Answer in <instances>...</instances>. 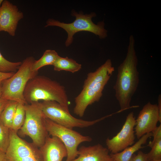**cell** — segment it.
Instances as JSON below:
<instances>
[{"mask_svg":"<svg viewBox=\"0 0 161 161\" xmlns=\"http://www.w3.org/2000/svg\"><path fill=\"white\" fill-rule=\"evenodd\" d=\"M45 125L49 135L59 138L66 147L67 155L66 161H72L78 156V145L84 142H90L92 138L70 129L45 118Z\"/></svg>","mask_w":161,"mask_h":161,"instance_id":"8992f818","label":"cell"},{"mask_svg":"<svg viewBox=\"0 0 161 161\" xmlns=\"http://www.w3.org/2000/svg\"><path fill=\"white\" fill-rule=\"evenodd\" d=\"M108 81H105L88 89L82 90L75 98L74 113L80 117H83L88 106L100 100Z\"/></svg>","mask_w":161,"mask_h":161,"instance_id":"7c38bea8","label":"cell"},{"mask_svg":"<svg viewBox=\"0 0 161 161\" xmlns=\"http://www.w3.org/2000/svg\"><path fill=\"white\" fill-rule=\"evenodd\" d=\"M2 161H11L9 159H8L7 158H6L5 157V158Z\"/></svg>","mask_w":161,"mask_h":161,"instance_id":"f1b7e54d","label":"cell"},{"mask_svg":"<svg viewBox=\"0 0 161 161\" xmlns=\"http://www.w3.org/2000/svg\"><path fill=\"white\" fill-rule=\"evenodd\" d=\"M135 124L134 113L133 112H130L126 117L120 131L112 138H108L106 140L107 148L111 153L119 152L134 143L135 134L134 128Z\"/></svg>","mask_w":161,"mask_h":161,"instance_id":"9c48e42d","label":"cell"},{"mask_svg":"<svg viewBox=\"0 0 161 161\" xmlns=\"http://www.w3.org/2000/svg\"><path fill=\"white\" fill-rule=\"evenodd\" d=\"M108 149L100 144L83 146L78 149V156L72 161H114Z\"/></svg>","mask_w":161,"mask_h":161,"instance_id":"5bb4252c","label":"cell"},{"mask_svg":"<svg viewBox=\"0 0 161 161\" xmlns=\"http://www.w3.org/2000/svg\"><path fill=\"white\" fill-rule=\"evenodd\" d=\"M24 105L18 103L13 118L12 125L10 129L18 132L23 125L25 119Z\"/></svg>","mask_w":161,"mask_h":161,"instance_id":"ffe728a7","label":"cell"},{"mask_svg":"<svg viewBox=\"0 0 161 161\" xmlns=\"http://www.w3.org/2000/svg\"><path fill=\"white\" fill-rule=\"evenodd\" d=\"M15 72L4 73L0 72V83L4 80L8 79L12 76Z\"/></svg>","mask_w":161,"mask_h":161,"instance_id":"cb8c5ba5","label":"cell"},{"mask_svg":"<svg viewBox=\"0 0 161 161\" xmlns=\"http://www.w3.org/2000/svg\"><path fill=\"white\" fill-rule=\"evenodd\" d=\"M40 104L46 118L72 129L74 127L84 128L92 126L112 115L110 114L93 120H86L74 117L56 101H43L40 102Z\"/></svg>","mask_w":161,"mask_h":161,"instance_id":"52a82bcc","label":"cell"},{"mask_svg":"<svg viewBox=\"0 0 161 161\" xmlns=\"http://www.w3.org/2000/svg\"><path fill=\"white\" fill-rule=\"evenodd\" d=\"M5 157V153L0 151V161H2Z\"/></svg>","mask_w":161,"mask_h":161,"instance_id":"4316f807","label":"cell"},{"mask_svg":"<svg viewBox=\"0 0 161 161\" xmlns=\"http://www.w3.org/2000/svg\"><path fill=\"white\" fill-rule=\"evenodd\" d=\"M71 15L75 18V20L72 23H65L53 18H49L47 21L46 25L45 26H57L65 30L67 34V37L65 42L66 47H69L72 44L74 35L80 31L91 32L98 36L101 39L107 37V31L104 28V21H101L95 24L92 21V18L96 16L95 13L93 12L84 14L82 12L78 13L73 10Z\"/></svg>","mask_w":161,"mask_h":161,"instance_id":"3957f363","label":"cell"},{"mask_svg":"<svg viewBox=\"0 0 161 161\" xmlns=\"http://www.w3.org/2000/svg\"><path fill=\"white\" fill-rule=\"evenodd\" d=\"M59 56L55 50L47 49L44 52L42 56L38 60L33 63L31 69L33 71H38L41 68L49 65H53Z\"/></svg>","mask_w":161,"mask_h":161,"instance_id":"e0dca14e","label":"cell"},{"mask_svg":"<svg viewBox=\"0 0 161 161\" xmlns=\"http://www.w3.org/2000/svg\"><path fill=\"white\" fill-rule=\"evenodd\" d=\"M158 121L161 123V116L157 105L148 102L143 106L136 120L134 131L137 138L139 139L145 134L152 132L157 127Z\"/></svg>","mask_w":161,"mask_h":161,"instance_id":"30bf717a","label":"cell"},{"mask_svg":"<svg viewBox=\"0 0 161 161\" xmlns=\"http://www.w3.org/2000/svg\"><path fill=\"white\" fill-rule=\"evenodd\" d=\"M23 17V13L16 5L4 0L0 7V32L4 31L14 36L18 23Z\"/></svg>","mask_w":161,"mask_h":161,"instance_id":"8fae6325","label":"cell"},{"mask_svg":"<svg viewBox=\"0 0 161 161\" xmlns=\"http://www.w3.org/2000/svg\"><path fill=\"white\" fill-rule=\"evenodd\" d=\"M21 63L22 62H12L7 60L2 55L0 51V72H16Z\"/></svg>","mask_w":161,"mask_h":161,"instance_id":"7402d4cb","label":"cell"},{"mask_svg":"<svg viewBox=\"0 0 161 161\" xmlns=\"http://www.w3.org/2000/svg\"><path fill=\"white\" fill-rule=\"evenodd\" d=\"M10 143V129L0 119V151L5 153Z\"/></svg>","mask_w":161,"mask_h":161,"instance_id":"44dd1931","label":"cell"},{"mask_svg":"<svg viewBox=\"0 0 161 161\" xmlns=\"http://www.w3.org/2000/svg\"><path fill=\"white\" fill-rule=\"evenodd\" d=\"M25 119L19 130L24 135L30 137L32 143L38 148L44 144L49 135L45 125V117L41 110L40 102H34L24 105Z\"/></svg>","mask_w":161,"mask_h":161,"instance_id":"5b68a950","label":"cell"},{"mask_svg":"<svg viewBox=\"0 0 161 161\" xmlns=\"http://www.w3.org/2000/svg\"><path fill=\"white\" fill-rule=\"evenodd\" d=\"M18 103L16 101L9 100L0 117V119L4 125L10 129L11 128L13 118Z\"/></svg>","mask_w":161,"mask_h":161,"instance_id":"ac0fdd59","label":"cell"},{"mask_svg":"<svg viewBox=\"0 0 161 161\" xmlns=\"http://www.w3.org/2000/svg\"><path fill=\"white\" fill-rule=\"evenodd\" d=\"M152 132L143 135L133 145L128 147L122 151L110 155L114 161H130L134 153L143 148L142 145L146 143L147 140L152 136Z\"/></svg>","mask_w":161,"mask_h":161,"instance_id":"9a60e30c","label":"cell"},{"mask_svg":"<svg viewBox=\"0 0 161 161\" xmlns=\"http://www.w3.org/2000/svg\"><path fill=\"white\" fill-rule=\"evenodd\" d=\"M135 41L131 35L126 57L117 68V80L113 88L115 97L120 110L123 111L131 107V98L138 86L139 73L137 69L138 59L134 48Z\"/></svg>","mask_w":161,"mask_h":161,"instance_id":"6da1fadb","label":"cell"},{"mask_svg":"<svg viewBox=\"0 0 161 161\" xmlns=\"http://www.w3.org/2000/svg\"><path fill=\"white\" fill-rule=\"evenodd\" d=\"M42 161H62L67 157L66 149L58 137H50L46 138L43 145L39 148Z\"/></svg>","mask_w":161,"mask_h":161,"instance_id":"4fadbf2b","label":"cell"},{"mask_svg":"<svg viewBox=\"0 0 161 161\" xmlns=\"http://www.w3.org/2000/svg\"><path fill=\"white\" fill-rule=\"evenodd\" d=\"M8 100L2 98V97L0 98V117Z\"/></svg>","mask_w":161,"mask_h":161,"instance_id":"d4e9b609","label":"cell"},{"mask_svg":"<svg viewBox=\"0 0 161 161\" xmlns=\"http://www.w3.org/2000/svg\"><path fill=\"white\" fill-rule=\"evenodd\" d=\"M4 0H0V7L1 5V4L3 2Z\"/></svg>","mask_w":161,"mask_h":161,"instance_id":"f546056e","label":"cell"},{"mask_svg":"<svg viewBox=\"0 0 161 161\" xmlns=\"http://www.w3.org/2000/svg\"><path fill=\"white\" fill-rule=\"evenodd\" d=\"M2 89L1 83H0V98L2 97Z\"/></svg>","mask_w":161,"mask_h":161,"instance_id":"83f0119b","label":"cell"},{"mask_svg":"<svg viewBox=\"0 0 161 161\" xmlns=\"http://www.w3.org/2000/svg\"><path fill=\"white\" fill-rule=\"evenodd\" d=\"M35 60L32 56L27 58L12 76L1 82L2 98L24 105L27 104L24 92L28 82L38 74V71H33L31 69Z\"/></svg>","mask_w":161,"mask_h":161,"instance_id":"277c9868","label":"cell"},{"mask_svg":"<svg viewBox=\"0 0 161 161\" xmlns=\"http://www.w3.org/2000/svg\"><path fill=\"white\" fill-rule=\"evenodd\" d=\"M5 157L11 161H42L39 149L33 143L21 138L10 129V143Z\"/></svg>","mask_w":161,"mask_h":161,"instance_id":"ba28073f","label":"cell"},{"mask_svg":"<svg viewBox=\"0 0 161 161\" xmlns=\"http://www.w3.org/2000/svg\"><path fill=\"white\" fill-rule=\"evenodd\" d=\"M161 161V160H154V161Z\"/></svg>","mask_w":161,"mask_h":161,"instance_id":"4dcf8cb0","label":"cell"},{"mask_svg":"<svg viewBox=\"0 0 161 161\" xmlns=\"http://www.w3.org/2000/svg\"><path fill=\"white\" fill-rule=\"evenodd\" d=\"M53 66L55 71H60L64 70L72 73L78 71L82 68L81 65L74 59L68 57H62L60 56Z\"/></svg>","mask_w":161,"mask_h":161,"instance_id":"2e32d148","label":"cell"},{"mask_svg":"<svg viewBox=\"0 0 161 161\" xmlns=\"http://www.w3.org/2000/svg\"><path fill=\"white\" fill-rule=\"evenodd\" d=\"M158 105L159 114L161 116V95L160 94L158 97Z\"/></svg>","mask_w":161,"mask_h":161,"instance_id":"484cf974","label":"cell"},{"mask_svg":"<svg viewBox=\"0 0 161 161\" xmlns=\"http://www.w3.org/2000/svg\"><path fill=\"white\" fill-rule=\"evenodd\" d=\"M130 161H151L147 157L146 154L139 151L137 154H134Z\"/></svg>","mask_w":161,"mask_h":161,"instance_id":"603a6c76","label":"cell"},{"mask_svg":"<svg viewBox=\"0 0 161 161\" xmlns=\"http://www.w3.org/2000/svg\"><path fill=\"white\" fill-rule=\"evenodd\" d=\"M152 136V141H150L148 145L151 150L146 154L147 157L151 161L161 160V135L156 133Z\"/></svg>","mask_w":161,"mask_h":161,"instance_id":"d6986e66","label":"cell"},{"mask_svg":"<svg viewBox=\"0 0 161 161\" xmlns=\"http://www.w3.org/2000/svg\"><path fill=\"white\" fill-rule=\"evenodd\" d=\"M24 96L27 103L40 100L55 101L69 112L70 102L65 87L46 76L37 75L30 80L25 87Z\"/></svg>","mask_w":161,"mask_h":161,"instance_id":"7a4b0ae2","label":"cell"}]
</instances>
